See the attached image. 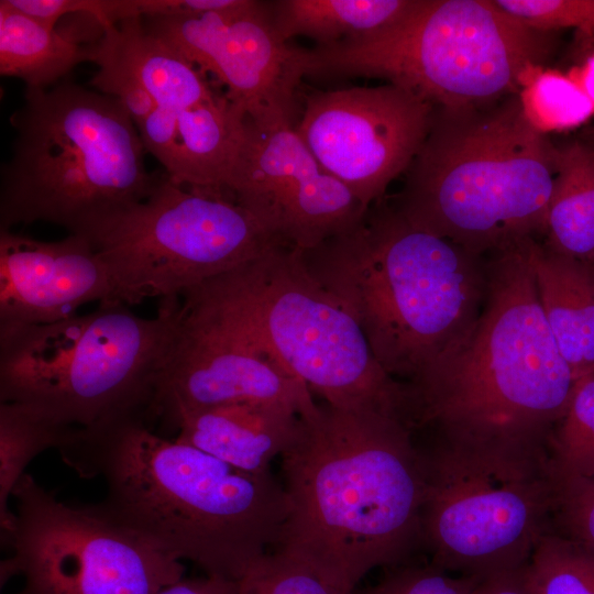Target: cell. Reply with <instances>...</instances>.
Returning a JSON list of instances; mask_svg holds the SVG:
<instances>
[{
  "label": "cell",
  "instance_id": "cell-1",
  "mask_svg": "<svg viewBox=\"0 0 594 594\" xmlns=\"http://www.w3.org/2000/svg\"><path fill=\"white\" fill-rule=\"evenodd\" d=\"M282 457L287 516L278 551L338 594L421 546L424 469L398 417L315 404Z\"/></svg>",
  "mask_w": 594,
  "mask_h": 594
},
{
  "label": "cell",
  "instance_id": "cell-2",
  "mask_svg": "<svg viewBox=\"0 0 594 594\" xmlns=\"http://www.w3.org/2000/svg\"><path fill=\"white\" fill-rule=\"evenodd\" d=\"M59 453L81 477L105 479L100 505L114 519L206 575L242 581L278 544L283 484L157 435L144 410L76 428Z\"/></svg>",
  "mask_w": 594,
  "mask_h": 594
},
{
  "label": "cell",
  "instance_id": "cell-3",
  "mask_svg": "<svg viewBox=\"0 0 594 594\" xmlns=\"http://www.w3.org/2000/svg\"><path fill=\"white\" fill-rule=\"evenodd\" d=\"M527 238L485 256L483 309L468 337L403 383L415 433L458 440L547 441L575 380L544 318Z\"/></svg>",
  "mask_w": 594,
  "mask_h": 594
},
{
  "label": "cell",
  "instance_id": "cell-4",
  "mask_svg": "<svg viewBox=\"0 0 594 594\" xmlns=\"http://www.w3.org/2000/svg\"><path fill=\"white\" fill-rule=\"evenodd\" d=\"M393 378L407 383L468 337L484 306L485 256L373 204L351 228L301 251Z\"/></svg>",
  "mask_w": 594,
  "mask_h": 594
},
{
  "label": "cell",
  "instance_id": "cell-5",
  "mask_svg": "<svg viewBox=\"0 0 594 594\" xmlns=\"http://www.w3.org/2000/svg\"><path fill=\"white\" fill-rule=\"evenodd\" d=\"M556 158L518 94L476 108L433 107L392 205L411 224L486 256L546 233Z\"/></svg>",
  "mask_w": 594,
  "mask_h": 594
},
{
  "label": "cell",
  "instance_id": "cell-6",
  "mask_svg": "<svg viewBox=\"0 0 594 594\" xmlns=\"http://www.w3.org/2000/svg\"><path fill=\"white\" fill-rule=\"evenodd\" d=\"M0 178V229L50 222L88 237L144 200L160 174L144 165L138 128L116 98L63 80L26 88Z\"/></svg>",
  "mask_w": 594,
  "mask_h": 594
},
{
  "label": "cell",
  "instance_id": "cell-7",
  "mask_svg": "<svg viewBox=\"0 0 594 594\" xmlns=\"http://www.w3.org/2000/svg\"><path fill=\"white\" fill-rule=\"evenodd\" d=\"M556 33L494 0H417L376 33L304 50V72L384 78L435 108H476L518 94L524 74L551 56Z\"/></svg>",
  "mask_w": 594,
  "mask_h": 594
},
{
  "label": "cell",
  "instance_id": "cell-8",
  "mask_svg": "<svg viewBox=\"0 0 594 594\" xmlns=\"http://www.w3.org/2000/svg\"><path fill=\"white\" fill-rule=\"evenodd\" d=\"M182 308V297L164 298L156 316L144 318L124 304H103L52 323L0 329V403L78 428L146 411Z\"/></svg>",
  "mask_w": 594,
  "mask_h": 594
},
{
  "label": "cell",
  "instance_id": "cell-9",
  "mask_svg": "<svg viewBox=\"0 0 594 594\" xmlns=\"http://www.w3.org/2000/svg\"><path fill=\"white\" fill-rule=\"evenodd\" d=\"M188 292L324 403L404 421V384L378 364L352 316L308 272L300 250L274 245Z\"/></svg>",
  "mask_w": 594,
  "mask_h": 594
},
{
  "label": "cell",
  "instance_id": "cell-10",
  "mask_svg": "<svg viewBox=\"0 0 594 594\" xmlns=\"http://www.w3.org/2000/svg\"><path fill=\"white\" fill-rule=\"evenodd\" d=\"M417 444L421 546L430 563L476 579L527 564L554 530L557 476L548 442L431 436Z\"/></svg>",
  "mask_w": 594,
  "mask_h": 594
},
{
  "label": "cell",
  "instance_id": "cell-11",
  "mask_svg": "<svg viewBox=\"0 0 594 594\" xmlns=\"http://www.w3.org/2000/svg\"><path fill=\"white\" fill-rule=\"evenodd\" d=\"M86 238L108 268L109 304L127 306L182 297L279 245L227 191L179 185L166 173L144 200Z\"/></svg>",
  "mask_w": 594,
  "mask_h": 594
},
{
  "label": "cell",
  "instance_id": "cell-12",
  "mask_svg": "<svg viewBox=\"0 0 594 594\" xmlns=\"http://www.w3.org/2000/svg\"><path fill=\"white\" fill-rule=\"evenodd\" d=\"M12 497L13 529L2 542L1 583L15 594H156L183 579L184 564L114 519L100 503L70 505L25 473Z\"/></svg>",
  "mask_w": 594,
  "mask_h": 594
},
{
  "label": "cell",
  "instance_id": "cell-13",
  "mask_svg": "<svg viewBox=\"0 0 594 594\" xmlns=\"http://www.w3.org/2000/svg\"><path fill=\"white\" fill-rule=\"evenodd\" d=\"M433 106L394 84L319 91L306 98L296 131L319 165L367 210L407 172Z\"/></svg>",
  "mask_w": 594,
  "mask_h": 594
},
{
  "label": "cell",
  "instance_id": "cell-14",
  "mask_svg": "<svg viewBox=\"0 0 594 594\" xmlns=\"http://www.w3.org/2000/svg\"><path fill=\"white\" fill-rule=\"evenodd\" d=\"M174 343L153 387L148 421L173 428L185 414L244 402H271L298 410L315 404L306 384L286 372L248 334L193 293L182 296Z\"/></svg>",
  "mask_w": 594,
  "mask_h": 594
},
{
  "label": "cell",
  "instance_id": "cell-15",
  "mask_svg": "<svg viewBox=\"0 0 594 594\" xmlns=\"http://www.w3.org/2000/svg\"><path fill=\"white\" fill-rule=\"evenodd\" d=\"M142 21L150 34L200 72L213 74L253 123L292 124L295 92L305 76L304 48L290 47L278 36L268 2L238 0L222 10Z\"/></svg>",
  "mask_w": 594,
  "mask_h": 594
},
{
  "label": "cell",
  "instance_id": "cell-16",
  "mask_svg": "<svg viewBox=\"0 0 594 594\" xmlns=\"http://www.w3.org/2000/svg\"><path fill=\"white\" fill-rule=\"evenodd\" d=\"M224 191L277 244L300 251L345 231L366 211L292 124L261 127L248 118Z\"/></svg>",
  "mask_w": 594,
  "mask_h": 594
},
{
  "label": "cell",
  "instance_id": "cell-17",
  "mask_svg": "<svg viewBox=\"0 0 594 594\" xmlns=\"http://www.w3.org/2000/svg\"><path fill=\"white\" fill-rule=\"evenodd\" d=\"M111 296L108 268L86 237L41 241L0 229V329L56 322Z\"/></svg>",
  "mask_w": 594,
  "mask_h": 594
},
{
  "label": "cell",
  "instance_id": "cell-18",
  "mask_svg": "<svg viewBox=\"0 0 594 594\" xmlns=\"http://www.w3.org/2000/svg\"><path fill=\"white\" fill-rule=\"evenodd\" d=\"M298 410L286 404L244 400L180 415L176 440L251 473L270 471L295 439Z\"/></svg>",
  "mask_w": 594,
  "mask_h": 594
},
{
  "label": "cell",
  "instance_id": "cell-19",
  "mask_svg": "<svg viewBox=\"0 0 594 594\" xmlns=\"http://www.w3.org/2000/svg\"><path fill=\"white\" fill-rule=\"evenodd\" d=\"M529 255L544 318L576 381L594 371V268L536 239Z\"/></svg>",
  "mask_w": 594,
  "mask_h": 594
},
{
  "label": "cell",
  "instance_id": "cell-20",
  "mask_svg": "<svg viewBox=\"0 0 594 594\" xmlns=\"http://www.w3.org/2000/svg\"><path fill=\"white\" fill-rule=\"evenodd\" d=\"M105 61L135 78L158 107L179 112L217 92L194 64L150 34L142 18L101 26L90 62Z\"/></svg>",
  "mask_w": 594,
  "mask_h": 594
},
{
  "label": "cell",
  "instance_id": "cell-21",
  "mask_svg": "<svg viewBox=\"0 0 594 594\" xmlns=\"http://www.w3.org/2000/svg\"><path fill=\"white\" fill-rule=\"evenodd\" d=\"M244 112L227 95L177 112L178 155L174 183L222 189L237 158L245 127Z\"/></svg>",
  "mask_w": 594,
  "mask_h": 594
},
{
  "label": "cell",
  "instance_id": "cell-22",
  "mask_svg": "<svg viewBox=\"0 0 594 594\" xmlns=\"http://www.w3.org/2000/svg\"><path fill=\"white\" fill-rule=\"evenodd\" d=\"M90 57L91 45L26 15L8 0L0 1L2 76L19 78L30 89H47Z\"/></svg>",
  "mask_w": 594,
  "mask_h": 594
},
{
  "label": "cell",
  "instance_id": "cell-23",
  "mask_svg": "<svg viewBox=\"0 0 594 594\" xmlns=\"http://www.w3.org/2000/svg\"><path fill=\"white\" fill-rule=\"evenodd\" d=\"M417 0H278L268 2L284 41L308 36L327 46L376 33L406 15Z\"/></svg>",
  "mask_w": 594,
  "mask_h": 594
},
{
  "label": "cell",
  "instance_id": "cell-24",
  "mask_svg": "<svg viewBox=\"0 0 594 594\" xmlns=\"http://www.w3.org/2000/svg\"><path fill=\"white\" fill-rule=\"evenodd\" d=\"M556 163L544 244L593 264L594 146L576 136L557 145Z\"/></svg>",
  "mask_w": 594,
  "mask_h": 594
},
{
  "label": "cell",
  "instance_id": "cell-25",
  "mask_svg": "<svg viewBox=\"0 0 594 594\" xmlns=\"http://www.w3.org/2000/svg\"><path fill=\"white\" fill-rule=\"evenodd\" d=\"M77 427L56 422L19 403H0V526L2 542L13 529L9 499L29 463L43 451H58Z\"/></svg>",
  "mask_w": 594,
  "mask_h": 594
},
{
  "label": "cell",
  "instance_id": "cell-26",
  "mask_svg": "<svg viewBox=\"0 0 594 594\" xmlns=\"http://www.w3.org/2000/svg\"><path fill=\"white\" fill-rule=\"evenodd\" d=\"M518 96L527 121L543 134L578 124L591 108L586 95L574 82L543 66L524 74Z\"/></svg>",
  "mask_w": 594,
  "mask_h": 594
},
{
  "label": "cell",
  "instance_id": "cell-27",
  "mask_svg": "<svg viewBox=\"0 0 594 594\" xmlns=\"http://www.w3.org/2000/svg\"><path fill=\"white\" fill-rule=\"evenodd\" d=\"M548 447L557 474L594 476V371L575 381Z\"/></svg>",
  "mask_w": 594,
  "mask_h": 594
},
{
  "label": "cell",
  "instance_id": "cell-28",
  "mask_svg": "<svg viewBox=\"0 0 594 594\" xmlns=\"http://www.w3.org/2000/svg\"><path fill=\"white\" fill-rule=\"evenodd\" d=\"M528 571L537 594H594V550L556 530L538 542Z\"/></svg>",
  "mask_w": 594,
  "mask_h": 594
},
{
  "label": "cell",
  "instance_id": "cell-29",
  "mask_svg": "<svg viewBox=\"0 0 594 594\" xmlns=\"http://www.w3.org/2000/svg\"><path fill=\"white\" fill-rule=\"evenodd\" d=\"M524 24L544 32L573 28L594 37V0H494Z\"/></svg>",
  "mask_w": 594,
  "mask_h": 594
},
{
  "label": "cell",
  "instance_id": "cell-30",
  "mask_svg": "<svg viewBox=\"0 0 594 594\" xmlns=\"http://www.w3.org/2000/svg\"><path fill=\"white\" fill-rule=\"evenodd\" d=\"M479 580L449 573L430 562H407L387 569L375 585L359 594H471Z\"/></svg>",
  "mask_w": 594,
  "mask_h": 594
},
{
  "label": "cell",
  "instance_id": "cell-31",
  "mask_svg": "<svg viewBox=\"0 0 594 594\" xmlns=\"http://www.w3.org/2000/svg\"><path fill=\"white\" fill-rule=\"evenodd\" d=\"M556 476L554 530L594 550V476Z\"/></svg>",
  "mask_w": 594,
  "mask_h": 594
},
{
  "label": "cell",
  "instance_id": "cell-32",
  "mask_svg": "<svg viewBox=\"0 0 594 594\" xmlns=\"http://www.w3.org/2000/svg\"><path fill=\"white\" fill-rule=\"evenodd\" d=\"M250 594H338L300 563L283 553H267L242 580Z\"/></svg>",
  "mask_w": 594,
  "mask_h": 594
},
{
  "label": "cell",
  "instance_id": "cell-33",
  "mask_svg": "<svg viewBox=\"0 0 594 594\" xmlns=\"http://www.w3.org/2000/svg\"><path fill=\"white\" fill-rule=\"evenodd\" d=\"M90 80L95 90L116 98L127 109L135 125L142 122L158 106L147 90L124 70L105 61Z\"/></svg>",
  "mask_w": 594,
  "mask_h": 594
},
{
  "label": "cell",
  "instance_id": "cell-34",
  "mask_svg": "<svg viewBox=\"0 0 594 594\" xmlns=\"http://www.w3.org/2000/svg\"><path fill=\"white\" fill-rule=\"evenodd\" d=\"M136 128L145 151L161 163L170 177L178 155L177 112L157 107Z\"/></svg>",
  "mask_w": 594,
  "mask_h": 594
},
{
  "label": "cell",
  "instance_id": "cell-35",
  "mask_svg": "<svg viewBox=\"0 0 594 594\" xmlns=\"http://www.w3.org/2000/svg\"><path fill=\"white\" fill-rule=\"evenodd\" d=\"M26 15L50 26L67 14L87 15L99 25L107 22L108 0H8Z\"/></svg>",
  "mask_w": 594,
  "mask_h": 594
},
{
  "label": "cell",
  "instance_id": "cell-36",
  "mask_svg": "<svg viewBox=\"0 0 594 594\" xmlns=\"http://www.w3.org/2000/svg\"><path fill=\"white\" fill-rule=\"evenodd\" d=\"M471 594H537L528 563L480 579Z\"/></svg>",
  "mask_w": 594,
  "mask_h": 594
},
{
  "label": "cell",
  "instance_id": "cell-37",
  "mask_svg": "<svg viewBox=\"0 0 594 594\" xmlns=\"http://www.w3.org/2000/svg\"><path fill=\"white\" fill-rule=\"evenodd\" d=\"M156 594H250L243 581L205 575L180 579Z\"/></svg>",
  "mask_w": 594,
  "mask_h": 594
},
{
  "label": "cell",
  "instance_id": "cell-38",
  "mask_svg": "<svg viewBox=\"0 0 594 594\" xmlns=\"http://www.w3.org/2000/svg\"><path fill=\"white\" fill-rule=\"evenodd\" d=\"M578 138L594 146V125L581 130Z\"/></svg>",
  "mask_w": 594,
  "mask_h": 594
},
{
  "label": "cell",
  "instance_id": "cell-39",
  "mask_svg": "<svg viewBox=\"0 0 594 594\" xmlns=\"http://www.w3.org/2000/svg\"><path fill=\"white\" fill-rule=\"evenodd\" d=\"M592 266H593V268H594V262H593Z\"/></svg>",
  "mask_w": 594,
  "mask_h": 594
}]
</instances>
